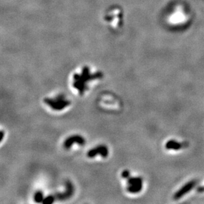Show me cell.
Returning a JSON list of instances; mask_svg holds the SVG:
<instances>
[{
	"label": "cell",
	"instance_id": "6da1fadb",
	"mask_svg": "<svg viewBox=\"0 0 204 204\" xmlns=\"http://www.w3.org/2000/svg\"><path fill=\"white\" fill-rule=\"evenodd\" d=\"M102 77L101 72H97L95 74H90L89 68L87 66H85L83 69L81 74H75L74 75V87L77 90L79 95H83L85 91L88 89L87 83L88 81L94 80V79H100Z\"/></svg>",
	"mask_w": 204,
	"mask_h": 204
},
{
	"label": "cell",
	"instance_id": "7a4b0ae2",
	"mask_svg": "<svg viewBox=\"0 0 204 204\" xmlns=\"http://www.w3.org/2000/svg\"><path fill=\"white\" fill-rule=\"evenodd\" d=\"M44 102L54 110H61L71 104V102L66 99L65 96L63 94L59 95L53 99L46 98L44 99Z\"/></svg>",
	"mask_w": 204,
	"mask_h": 204
},
{
	"label": "cell",
	"instance_id": "3957f363",
	"mask_svg": "<svg viewBox=\"0 0 204 204\" xmlns=\"http://www.w3.org/2000/svg\"><path fill=\"white\" fill-rule=\"evenodd\" d=\"M127 191L135 193L140 192L142 189V179L140 177H130L127 178Z\"/></svg>",
	"mask_w": 204,
	"mask_h": 204
},
{
	"label": "cell",
	"instance_id": "277c9868",
	"mask_svg": "<svg viewBox=\"0 0 204 204\" xmlns=\"http://www.w3.org/2000/svg\"><path fill=\"white\" fill-rule=\"evenodd\" d=\"M97 155H101L103 158H106L108 155V149L106 146H99L95 148L89 150L88 151L87 156L89 158H93Z\"/></svg>",
	"mask_w": 204,
	"mask_h": 204
},
{
	"label": "cell",
	"instance_id": "5b68a950",
	"mask_svg": "<svg viewBox=\"0 0 204 204\" xmlns=\"http://www.w3.org/2000/svg\"><path fill=\"white\" fill-rule=\"evenodd\" d=\"M85 143V140L83 137L79 135H75V136H72L69 137L65 140V142L64 143V146L65 149H70L74 143H77L79 145L83 146Z\"/></svg>",
	"mask_w": 204,
	"mask_h": 204
},
{
	"label": "cell",
	"instance_id": "8992f818",
	"mask_svg": "<svg viewBox=\"0 0 204 204\" xmlns=\"http://www.w3.org/2000/svg\"><path fill=\"white\" fill-rule=\"evenodd\" d=\"M194 185V182H189L188 184H186L185 186H183V187L179 190L178 192H177L176 193V194L174 196V198L176 199L180 198L183 195H184L186 193H187L189 190H190L192 189V188Z\"/></svg>",
	"mask_w": 204,
	"mask_h": 204
},
{
	"label": "cell",
	"instance_id": "52a82bcc",
	"mask_svg": "<svg viewBox=\"0 0 204 204\" xmlns=\"http://www.w3.org/2000/svg\"><path fill=\"white\" fill-rule=\"evenodd\" d=\"M67 188H66V191L63 194H60L59 195V198L60 199H64L65 198H67L68 197H70L72 193H73V186L71 184V182H67L66 184Z\"/></svg>",
	"mask_w": 204,
	"mask_h": 204
},
{
	"label": "cell",
	"instance_id": "ba28073f",
	"mask_svg": "<svg viewBox=\"0 0 204 204\" xmlns=\"http://www.w3.org/2000/svg\"><path fill=\"white\" fill-rule=\"evenodd\" d=\"M166 147L170 149H178L181 148V145L176 142V141H170L166 145Z\"/></svg>",
	"mask_w": 204,
	"mask_h": 204
},
{
	"label": "cell",
	"instance_id": "9c48e42d",
	"mask_svg": "<svg viewBox=\"0 0 204 204\" xmlns=\"http://www.w3.org/2000/svg\"><path fill=\"white\" fill-rule=\"evenodd\" d=\"M44 198L43 193L41 191H37L34 196V201L36 203H42Z\"/></svg>",
	"mask_w": 204,
	"mask_h": 204
},
{
	"label": "cell",
	"instance_id": "30bf717a",
	"mask_svg": "<svg viewBox=\"0 0 204 204\" xmlns=\"http://www.w3.org/2000/svg\"><path fill=\"white\" fill-rule=\"evenodd\" d=\"M54 197L53 196H48L46 198H44L43 201H42V203L44 204H50L52 203H53L54 202Z\"/></svg>",
	"mask_w": 204,
	"mask_h": 204
},
{
	"label": "cell",
	"instance_id": "8fae6325",
	"mask_svg": "<svg viewBox=\"0 0 204 204\" xmlns=\"http://www.w3.org/2000/svg\"><path fill=\"white\" fill-rule=\"evenodd\" d=\"M122 176L124 178H130V171L127 170H125L122 172Z\"/></svg>",
	"mask_w": 204,
	"mask_h": 204
},
{
	"label": "cell",
	"instance_id": "7c38bea8",
	"mask_svg": "<svg viewBox=\"0 0 204 204\" xmlns=\"http://www.w3.org/2000/svg\"><path fill=\"white\" fill-rule=\"evenodd\" d=\"M202 190V191H203V190H204V188H203V189H202V190Z\"/></svg>",
	"mask_w": 204,
	"mask_h": 204
}]
</instances>
